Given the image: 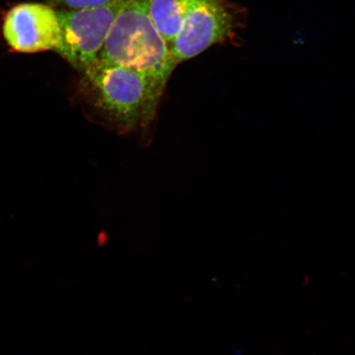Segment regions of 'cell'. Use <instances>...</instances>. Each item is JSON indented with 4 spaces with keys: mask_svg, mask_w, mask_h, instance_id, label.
Wrapping results in <instances>:
<instances>
[{
    "mask_svg": "<svg viewBox=\"0 0 355 355\" xmlns=\"http://www.w3.org/2000/svg\"><path fill=\"white\" fill-rule=\"evenodd\" d=\"M83 72L93 105L118 130L130 132L153 121L164 90L144 75L101 59Z\"/></svg>",
    "mask_w": 355,
    "mask_h": 355,
    "instance_id": "obj_2",
    "label": "cell"
},
{
    "mask_svg": "<svg viewBox=\"0 0 355 355\" xmlns=\"http://www.w3.org/2000/svg\"><path fill=\"white\" fill-rule=\"evenodd\" d=\"M98 59L135 70L162 90L178 64L170 44L146 12L144 0L123 3Z\"/></svg>",
    "mask_w": 355,
    "mask_h": 355,
    "instance_id": "obj_1",
    "label": "cell"
},
{
    "mask_svg": "<svg viewBox=\"0 0 355 355\" xmlns=\"http://www.w3.org/2000/svg\"><path fill=\"white\" fill-rule=\"evenodd\" d=\"M193 0H144L146 12L168 44L183 25Z\"/></svg>",
    "mask_w": 355,
    "mask_h": 355,
    "instance_id": "obj_6",
    "label": "cell"
},
{
    "mask_svg": "<svg viewBox=\"0 0 355 355\" xmlns=\"http://www.w3.org/2000/svg\"><path fill=\"white\" fill-rule=\"evenodd\" d=\"M234 17L224 0H193L170 44L177 64L193 59L232 34Z\"/></svg>",
    "mask_w": 355,
    "mask_h": 355,
    "instance_id": "obj_4",
    "label": "cell"
},
{
    "mask_svg": "<svg viewBox=\"0 0 355 355\" xmlns=\"http://www.w3.org/2000/svg\"><path fill=\"white\" fill-rule=\"evenodd\" d=\"M57 11L46 4L22 3L4 17L3 34L8 46L20 53L55 51L60 40Z\"/></svg>",
    "mask_w": 355,
    "mask_h": 355,
    "instance_id": "obj_5",
    "label": "cell"
},
{
    "mask_svg": "<svg viewBox=\"0 0 355 355\" xmlns=\"http://www.w3.org/2000/svg\"><path fill=\"white\" fill-rule=\"evenodd\" d=\"M55 6L62 8V10H82V8H94L106 6L115 0H48Z\"/></svg>",
    "mask_w": 355,
    "mask_h": 355,
    "instance_id": "obj_7",
    "label": "cell"
},
{
    "mask_svg": "<svg viewBox=\"0 0 355 355\" xmlns=\"http://www.w3.org/2000/svg\"><path fill=\"white\" fill-rule=\"evenodd\" d=\"M126 0L106 6L57 11L60 40L55 51L78 70L85 71L98 59L111 26Z\"/></svg>",
    "mask_w": 355,
    "mask_h": 355,
    "instance_id": "obj_3",
    "label": "cell"
}]
</instances>
